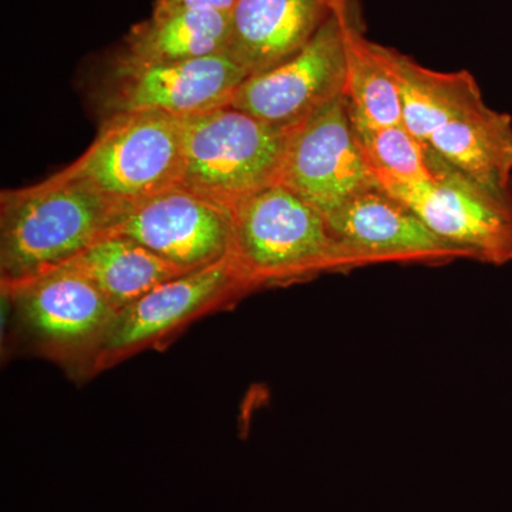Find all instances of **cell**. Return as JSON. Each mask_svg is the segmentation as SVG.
Wrapping results in <instances>:
<instances>
[{
  "instance_id": "6da1fadb",
  "label": "cell",
  "mask_w": 512,
  "mask_h": 512,
  "mask_svg": "<svg viewBox=\"0 0 512 512\" xmlns=\"http://www.w3.org/2000/svg\"><path fill=\"white\" fill-rule=\"evenodd\" d=\"M123 201L57 173L0 195L2 286L35 278L72 261L110 234Z\"/></svg>"
},
{
  "instance_id": "7a4b0ae2",
  "label": "cell",
  "mask_w": 512,
  "mask_h": 512,
  "mask_svg": "<svg viewBox=\"0 0 512 512\" xmlns=\"http://www.w3.org/2000/svg\"><path fill=\"white\" fill-rule=\"evenodd\" d=\"M229 258L254 291L362 268L322 212L275 184L232 207Z\"/></svg>"
},
{
  "instance_id": "3957f363",
  "label": "cell",
  "mask_w": 512,
  "mask_h": 512,
  "mask_svg": "<svg viewBox=\"0 0 512 512\" xmlns=\"http://www.w3.org/2000/svg\"><path fill=\"white\" fill-rule=\"evenodd\" d=\"M295 127L266 123L229 104L185 117L181 187L232 210L279 184Z\"/></svg>"
},
{
  "instance_id": "277c9868",
  "label": "cell",
  "mask_w": 512,
  "mask_h": 512,
  "mask_svg": "<svg viewBox=\"0 0 512 512\" xmlns=\"http://www.w3.org/2000/svg\"><path fill=\"white\" fill-rule=\"evenodd\" d=\"M2 292L30 348L74 376L96 375L119 311L86 275L66 264Z\"/></svg>"
},
{
  "instance_id": "5b68a950",
  "label": "cell",
  "mask_w": 512,
  "mask_h": 512,
  "mask_svg": "<svg viewBox=\"0 0 512 512\" xmlns=\"http://www.w3.org/2000/svg\"><path fill=\"white\" fill-rule=\"evenodd\" d=\"M185 117L140 111L101 121L79 160L59 171L117 201L151 197L181 184Z\"/></svg>"
},
{
  "instance_id": "8992f818",
  "label": "cell",
  "mask_w": 512,
  "mask_h": 512,
  "mask_svg": "<svg viewBox=\"0 0 512 512\" xmlns=\"http://www.w3.org/2000/svg\"><path fill=\"white\" fill-rule=\"evenodd\" d=\"M380 187L468 259L497 266L512 262V191L485 188L439 157L431 180Z\"/></svg>"
},
{
  "instance_id": "52a82bcc",
  "label": "cell",
  "mask_w": 512,
  "mask_h": 512,
  "mask_svg": "<svg viewBox=\"0 0 512 512\" xmlns=\"http://www.w3.org/2000/svg\"><path fill=\"white\" fill-rule=\"evenodd\" d=\"M248 74L227 53L144 63L117 55L99 87L103 120L140 111L191 117L229 104Z\"/></svg>"
},
{
  "instance_id": "ba28073f",
  "label": "cell",
  "mask_w": 512,
  "mask_h": 512,
  "mask_svg": "<svg viewBox=\"0 0 512 512\" xmlns=\"http://www.w3.org/2000/svg\"><path fill=\"white\" fill-rule=\"evenodd\" d=\"M352 12L345 0L299 52L238 87L229 106L281 127H293L320 107L345 94L346 23Z\"/></svg>"
},
{
  "instance_id": "9c48e42d",
  "label": "cell",
  "mask_w": 512,
  "mask_h": 512,
  "mask_svg": "<svg viewBox=\"0 0 512 512\" xmlns=\"http://www.w3.org/2000/svg\"><path fill=\"white\" fill-rule=\"evenodd\" d=\"M254 291L229 256L151 289L117 313L97 360L96 373L183 330L192 320Z\"/></svg>"
},
{
  "instance_id": "30bf717a",
  "label": "cell",
  "mask_w": 512,
  "mask_h": 512,
  "mask_svg": "<svg viewBox=\"0 0 512 512\" xmlns=\"http://www.w3.org/2000/svg\"><path fill=\"white\" fill-rule=\"evenodd\" d=\"M279 184L325 217L359 192L380 187L357 141L345 94L293 128Z\"/></svg>"
},
{
  "instance_id": "8fae6325",
  "label": "cell",
  "mask_w": 512,
  "mask_h": 512,
  "mask_svg": "<svg viewBox=\"0 0 512 512\" xmlns=\"http://www.w3.org/2000/svg\"><path fill=\"white\" fill-rule=\"evenodd\" d=\"M110 234L123 235L185 271L229 254L232 210L187 188L123 202Z\"/></svg>"
},
{
  "instance_id": "7c38bea8",
  "label": "cell",
  "mask_w": 512,
  "mask_h": 512,
  "mask_svg": "<svg viewBox=\"0 0 512 512\" xmlns=\"http://www.w3.org/2000/svg\"><path fill=\"white\" fill-rule=\"evenodd\" d=\"M335 237L362 266L444 264L468 259L466 252L437 237L412 210L382 187L359 192L326 217Z\"/></svg>"
},
{
  "instance_id": "4fadbf2b",
  "label": "cell",
  "mask_w": 512,
  "mask_h": 512,
  "mask_svg": "<svg viewBox=\"0 0 512 512\" xmlns=\"http://www.w3.org/2000/svg\"><path fill=\"white\" fill-rule=\"evenodd\" d=\"M345 0H238L227 55L247 72H265L312 39Z\"/></svg>"
},
{
  "instance_id": "5bb4252c",
  "label": "cell",
  "mask_w": 512,
  "mask_h": 512,
  "mask_svg": "<svg viewBox=\"0 0 512 512\" xmlns=\"http://www.w3.org/2000/svg\"><path fill=\"white\" fill-rule=\"evenodd\" d=\"M373 47L399 86L403 126L424 146L441 127L485 104L470 73L436 72L392 47Z\"/></svg>"
},
{
  "instance_id": "9a60e30c",
  "label": "cell",
  "mask_w": 512,
  "mask_h": 512,
  "mask_svg": "<svg viewBox=\"0 0 512 512\" xmlns=\"http://www.w3.org/2000/svg\"><path fill=\"white\" fill-rule=\"evenodd\" d=\"M426 147L477 184L512 191V117L487 104L437 130Z\"/></svg>"
},
{
  "instance_id": "2e32d148",
  "label": "cell",
  "mask_w": 512,
  "mask_h": 512,
  "mask_svg": "<svg viewBox=\"0 0 512 512\" xmlns=\"http://www.w3.org/2000/svg\"><path fill=\"white\" fill-rule=\"evenodd\" d=\"M67 265L86 275L117 311L156 286L190 272L154 254L134 239L117 234L97 239Z\"/></svg>"
},
{
  "instance_id": "e0dca14e",
  "label": "cell",
  "mask_w": 512,
  "mask_h": 512,
  "mask_svg": "<svg viewBox=\"0 0 512 512\" xmlns=\"http://www.w3.org/2000/svg\"><path fill=\"white\" fill-rule=\"evenodd\" d=\"M231 13L184 10L151 15L124 39L120 55L136 62H184L227 52Z\"/></svg>"
},
{
  "instance_id": "ac0fdd59",
  "label": "cell",
  "mask_w": 512,
  "mask_h": 512,
  "mask_svg": "<svg viewBox=\"0 0 512 512\" xmlns=\"http://www.w3.org/2000/svg\"><path fill=\"white\" fill-rule=\"evenodd\" d=\"M345 96L353 123L365 127H389L403 124L399 86L382 60L373 42L363 36L350 12L346 23Z\"/></svg>"
},
{
  "instance_id": "d6986e66",
  "label": "cell",
  "mask_w": 512,
  "mask_h": 512,
  "mask_svg": "<svg viewBox=\"0 0 512 512\" xmlns=\"http://www.w3.org/2000/svg\"><path fill=\"white\" fill-rule=\"evenodd\" d=\"M353 127L379 185L423 183L436 174L437 157L403 124L365 127L353 123Z\"/></svg>"
},
{
  "instance_id": "ffe728a7",
  "label": "cell",
  "mask_w": 512,
  "mask_h": 512,
  "mask_svg": "<svg viewBox=\"0 0 512 512\" xmlns=\"http://www.w3.org/2000/svg\"><path fill=\"white\" fill-rule=\"evenodd\" d=\"M238 0H157L153 15L184 12V10H204V12L231 13Z\"/></svg>"
}]
</instances>
